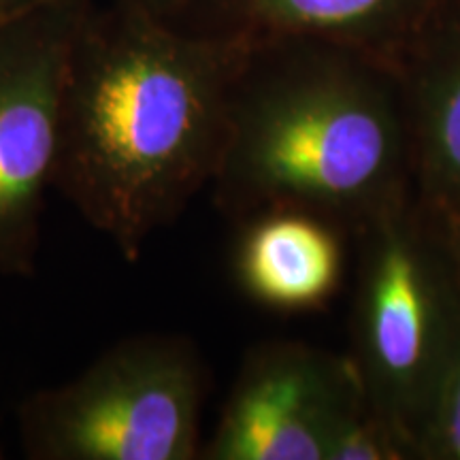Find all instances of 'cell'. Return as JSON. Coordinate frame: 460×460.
<instances>
[{"label":"cell","instance_id":"obj_12","mask_svg":"<svg viewBox=\"0 0 460 460\" xmlns=\"http://www.w3.org/2000/svg\"><path fill=\"white\" fill-rule=\"evenodd\" d=\"M430 209V207H429ZM433 211L437 217V224H439L441 234H444V241L447 245V252H450L454 269H456V278L460 281V211Z\"/></svg>","mask_w":460,"mask_h":460},{"label":"cell","instance_id":"obj_1","mask_svg":"<svg viewBox=\"0 0 460 460\" xmlns=\"http://www.w3.org/2000/svg\"><path fill=\"white\" fill-rule=\"evenodd\" d=\"M233 85L209 54L141 28L71 51L54 190L137 262L214 181Z\"/></svg>","mask_w":460,"mask_h":460},{"label":"cell","instance_id":"obj_3","mask_svg":"<svg viewBox=\"0 0 460 460\" xmlns=\"http://www.w3.org/2000/svg\"><path fill=\"white\" fill-rule=\"evenodd\" d=\"M356 237L352 352L367 399L416 456L420 429L460 343V281L433 211L416 194Z\"/></svg>","mask_w":460,"mask_h":460},{"label":"cell","instance_id":"obj_10","mask_svg":"<svg viewBox=\"0 0 460 460\" xmlns=\"http://www.w3.org/2000/svg\"><path fill=\"white\" fill-rule=\"evenodd\" d=\"M360 382V379H358ZM326 460H416L407 441L379 416L358 384L337 411Z\"/></svg>","mask_w":460,"mask_h":460},{"label":"cell","instance_id":"obj_13","mask_svg":"<svg viewBox=\"0 0 460 460\" xmlns=\"http://www.w3.org/2000/svg\"><path fill=\"white\" fill-rule=\"evenodd\" d=\"M17 3H20V0H0V15L7 13L9 7H13Z\"/></svg>","mask_w":460,"mask_h":460},{"label":"cell","instance_id":"obj_9","mask_svg":"<svg viewBox=\"0 0 460 460\" xmlns=\"http://www.w3.org/2000/svg\"><path fill=\"white\" fill-rule=\"evenodd\" d=\"M269 26L298 32H367L394 24L411 0H247Z\"/></svg>","mask_w":460,"mask_h":460},{"label":"cell","instance_id":"obj_2","mask_svg":"<svg viewBox=\"0 0 460 460\" xmlns=\"http://www.w3.org/2000/svg\"><path fill=\"white\" fill-rule=\"evenodd\" d=\"M209 188L216 209L237 224L298 209L358 234L413 194L401 85L348 68L234 84Z\"/></svg>","mask_w":460,"mask_h":460},{"label":"cell","instance_id":"obj_5","mask_svg":"<svg viewBox=\"0 0 460 460\" xmlns=\"http://www.w3.org/2000/svg\"><path fill=\"white\" fill-rule=\"evenodd\" d=\"M68 62L71 41L49 22L0 37V278L37 271Z\"/></svg>","mask_w":460,"mask_h":460},{"label":"cell","instance_id":"obj_4","mask_svg":"<svg viewBox=\"0 0 460 460\" xmlns=\"http://www.w3.org/2000/svg\"><path fill=\"white\" fill-rule=\"evenodd\" d=\"M209 373L192 339L132 335L17 410L31 460H194Z\"/></svg>","mask_w":460,"mask_h":460},{"label":"cell","instance_id":"obj_14","mask_svg":"<svg viewBox=\"0 0 460 460\" xmlns=\"http://www.w3.org/2000/svg\"><path fill=\"white\" fill-rule=\"evenodd\" d=\"M4 456V454H3V450H0V458H3Z\"/></svg>","mask_w":460,"mask_h":460},{"label":"cell","instance_id":"obj_8","mask_svg":"<svg viewBox=\"0 0 460 460\" xmlns=\"http://www.w3.org/2000/svg\"><path fill=\"white\" fill-rule=\"evenodd\" d=\"M399 85L413 194L435 211H460V28L437 37Z\"/></svg>","mask_w":460,"mask_h":460},{"label":"cell","instance_id":"obj_6","mask_svg":"<svg viewBox=\"0 0 460 460\" xmlns=\"http://www.w3.org/2000/svg\"><path fill=\"white\" fill-rule=\"evenodd\" d=\"M348 354L301 341H267L241 360L200 458L326 460L337 411L358 386Z\"/></svg>","mask_w":460,"mask_h":460},{"label":"cell","instance_id":"obj_11","mask_svg":"<svg viewBox=\"0 0 460 460\" xmlns=\"http://www.w3.org/2000/svg\"><path fill=\"white\" fill-rule=\"evenodd\" d=\"M418 460H460V343L439 379L416 444Z\"/></svg>","mask_w":460,"mask_h":460},{"label":"cell","instance_id":"obj_7","mask_svg":"<svg viewBox=\"0 0 460 460\" xmlns=\"http://www.w3.org/2000/svg\"><path fill=\"white\" fill-rule=\"evenodd\" d=\"M234 269L239 286L264 307H320L339 284L341 230L307 211L271 209L241 222Z\"/></svg>","mask_w":460,"mask_h":460}]
</instances>
